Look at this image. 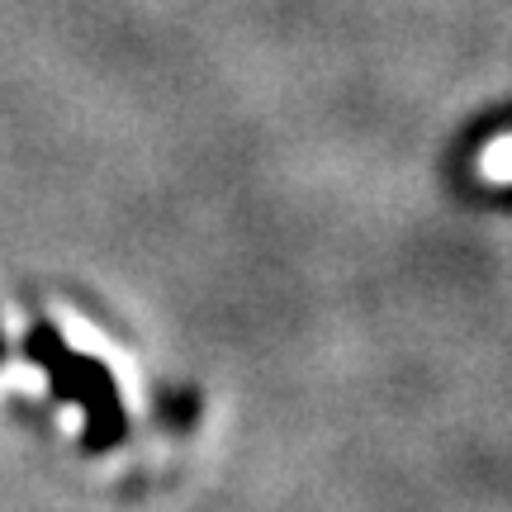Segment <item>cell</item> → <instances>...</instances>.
<instances>
[{
  "label": "cell",
  "mask_w": 512,
  "mask_h": 512,
  "mask_svg": "<svg viewBox=\"0 0 512 512\" xmlns=\"http://www.w3.org/2000/svg\"><path fill=\"white\" fill-rule=\"evenodd\" d=\"M479 176L484 181H512V133H503V138H494V143L484 147Z\"/></svg>",
  "instance_id": "1"
}]
</instances>
